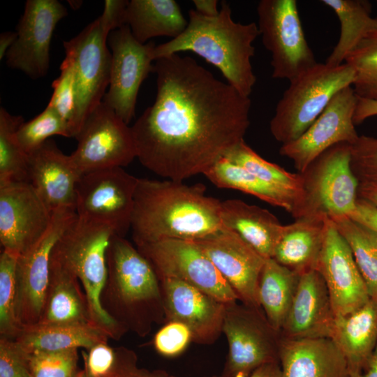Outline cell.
Returning a JSON list of instances; mask_svg holds the SVG:
<instances>
[{"label":"cell","mask_w":377,"mask_h":377,"mask_svg":"<svg viewBox=\"0 0 377 377\" xmlns=\"http://www.w3.org/2000/svg\"><path fill=\"white\" fill-rule=\"evenodd\" d=\"M60 75L52 84L53 93L48 106L53 108L68 124L72 137L75 116L76 89L73 68L66 58L60 66Z\"/></svg>","instance_id":"cell-41"},{"label":"cell","mask_w":377,"mask_h":377,"mask_svg":"<svg viewBox=\"0 0 377 377\" xmlns=\"http://www.w3.org/2000/svg\"><path fill=\"white\" fill-rule=\"evenodd\" d=\"M107 266L101 304L126 332L145 337L153 324L165 322L158 277L137 248L114 235L107 251Z\"/></svg>","instance_id":"cell-4"},{"label":"cell","mask_w":377,"mask_h":377,"mask_svg":"<svg viewBox=\"0 0 377 377\" xmlns=\"http://www.w3.org/2000/svg\"><path fill=\"white\" fill-rule=\"evenodd\" d=\"M67 15L59 1L27 0L17 27V37L6 56L7 66L34 80L45 76L54 29Z\"/></svg>","instance_id":"cell-17"},{"label":"cell","mask_w":377,"mask_h":377,"mask_svg":"<svg viewBox=\"0 0 377 377\" xmlns=\"http://www.w3.org/2000/svg\"><path fill=\"white\" fill-rule=\"evenodd\" d=\"M76 377H84L83 376V374H82V370H80L77 376Z\"/></svg>","instance_id":"cell-55"},{"label":"cell","mask_w":377,"mask_h":377,"mask_svg":"<svg viewBox=\"0 0 377 377\" xmlns=\"http://www.w3.org/2000/svg\"><path fill=\"white\" fill-rule=\"evenodd\" d=\"M28 156L29 182L50 211L75 209L76 186L81 175L70 155L49 139Z\"/></svg>","instance_id":"cell-23"},{"label":"cell","mask_w":377,"mask_h":377,"mask_svg":"<svg viewBox=\"0 0 377 377\" xmlns=\"http://www.w3.org/2000/svg\"><path fill=\"white\" fill-rule=\"evenodd\" d=\"M115 350L116 359L114 366L105 377H177L163 369L150 370L140 367L137 355L128 348L121 346Z\"/></svg>","instance_id":"cell-45"},{"label":"cell","mask_w":377,"mask_h":377,"mask_svg":"<svg viewBox=\"0 0 377 377\" xmlns=\"http://www.w3.org/2000/svg\"><path fill=\"white\" fill-rule=\"evenodd\" d=\"M354 71L347 64L330 66L317 63L289 81L276 104L270 132L282 145L302 135L343 89L353 86Z\"/></svg>","instance_id":"cell-7"},{"label":"cell","mask_w":377,"mask_h":377,"mask_svg":"<svg viewBox=\"0 0 377 377\" xmlns=\"http://www.w3.org/2000/svg\"><path fill=\"white\" fill-rule=\"evenodd\" d=\"M279 362L265 364L256 369L250 377H281Z\"/></svg>","instance_id":"cell-52"},{"label":"cell","mask_w":377,"mask_h":377,"mask_svg":"<svg viewBox=\"0 0 377 377\" xmlns=\"http://www.w3.org/2000/svg\"><path fill=\"white\" fill-rule=\"evenodd\" d=\"M155 61V101L131 126L137 158L156 175L183 182L244 140L251 101L190 57Z\"/></svg>","instance_id":"cell-1"},{"label":"cell","mask_w":377,"mask_h":377,"mask_svg":"<svg viewBox=\"0 0 377 377\" xmlns=\"http://www.w3.org/2000/svg\"><path fill=\"white\" fill-rule=\"evenodd\" d=\"M192 340L190 330L184 324L168 321L154 337L155 350L161 355L173 357L182 354Z\"/></svg>","instance_id":"cell-43"},{"label":"cell","mask_w":377,"mask_h":377,"mask_svg":"<svg viewBox=\"0 0 377 377\" xmlns=\"http://www.w3.org/2000/svg\"><path fill=\"white\" fill-rule=\"evenodd\" d=\"M300 174L301 189L290 213L295 219H332L355 210L360 182L351 169L350 144L331 147Z\"/></svg>","instance_id":"cell-6"},{"label":"cell","mask_w":377,"mask_h":377,"mask_svg":"<svg viewBox=\"0 0 377 377\" xmlns=\"http://www.w3.org/2000/svg\"><path fill=\"white\" fill-rule=\"evenodd\" d=\"M87 323H92L85 294L78 279L50 263L48 287L37 323L73 325Z\"/></svg>","instance_id":"cell-29"},{"label":"cell","mask_w":377,"mask_h":377,"mask_svg":"<svg viewBox=\"0 0 377 377\" xmlns=\"http://www.w3.org/2000/svg\"><path fill=\"white\" fill-rule=\"evenodd\" d=\"M165 323L177 321L190 330L195 343L210 345L223 334L226 304L182 281L159 279Z\"/></svg>","instance_id":"cell-21"},{"label":"cell","mask_w":377,"mask_h":377,"mask_svg":"<svg viewBox=\"0 0 377 377\" xmlns=\"http://www.w3.org/2000/svg\"><path fill=\"white\" fill-rule=\"evenodd\" d=\"M0 377H30L29 353L14 340L0 338Z\"/></svg>","instance_id":"cell-44"},{"label":"cell","mask_w":377,"mask_h":377,"mask_svg":"<svg viewBox=\"0 0 377 377\" xmlns=\"http://www.w3.org/2000/svg\"><path fill=\"white\" fill-rule=\"evenodd\" d=\"M258 27L271 53L272 77L289 81L318 62L302 28L295 0H261Z\"/></svg>","instance_id":"cell-9"},{"label":"cell","mask_w":377,"mask_h":377,"mask_svg":"<svg viewBox=\"0 0 377 377\" xmlns=\"http://www.w3.org/2000/svg\"><path fill=\"white\" fill-rule=\"evenodd\" d=\"M99 17L77 36L63 42L75 82L76 108L72 137L77 136L90 113L103 102L110 84L111 52Z\"/></svg>","instance_id":"cell-10"},{"label":"cell","mask_w":377,"mask_h":377,"mask_svg":"<svg viewBox=\"0 0 377 377\" xmlns=\"http://www.w3.org/2000/svg\"><path fill=\"white\" fill-rule=\"evenodd\" d=\"M331 220L351 249L370 299L377 302V233L349 216Z\"/></svg>","instance_id":"cell-34"},{"label":"cell","mask_w":377,"mask_h":377,"mask_svg":"<svg viewBox=\"0 0 377 377\" xmlns=\"http://www.w3.org/2000/svg\"><path fill=\"white\" fill-rule=\"evenodd\" d=\"M193 3L195 8L194 10L202 15L214 17L219 13L217 0H193Z\"/></svg>","instance_id":"cell-51"},{"label":"cell","mask_w":377,"mask_h":377,"mask_svg":"<svg viewBox=\"0 0 377 377\" xmlns=\"http://www.w3.org/2000/svg\"><path fill=\"white\" fill-rule=\"evenodd\" d=\"M71 138L68 124L51 107L29 121H24L17 131V140L29 155L53 135Z\"/></svg>","instance_id":"cell-39"},{"label":"cell","mask_w":377,"mask_h":377,"mask_svg":"<svg viewBox=\"0 0 377 377\" xmlns=\"http://www.w3.org/2000/svg\"><path fill=\"white\" fill-rule=\"evenodd\" d=\"M300 274L273 258L265 260L259 279L258 300L272 327L281 332L292 303Z\"/></svg>","instance_id":"cell-31"},{"label":"cell","mask_w":377,"mask_h":377,"mask_svg":"<svg viewBox=\"0 0 377 377\" xmlns=\"http://www.w3.org/2000/svg\"><path fill=\"white\" fill-rule=\"evenodd\" d=\"M330 295L316 269L302 274L281 337L290 339L330 338L335 323Z\"/></svg>","instance_id":"cell-22"},{"label":"cell","mask_w":377,"mask_h":377,"mask_svg":"<svg viewBox=\"0 0 377 377\" xmlns=\"http://www.w3.org/2000/svg\"><path fill=\"white\" fill-rule=\"evenodd\" d=\"M223 334L228 344L223 376L250 377L260 367L279 362L281 334L261 309L239 301L226 304Z\"/></svg>","instance_id":"cell-8"},{"label":"cell","mask_w":377,"mask_h":377,"mask_svg":"<svg viewBox=\"0 0 377 377\" xmlns=\"http://www.w3.org/2000/svg\"><path fill=\"white\" fill-rule=\"evenodd\" d=\"M139 178L123 168L95 170L80 176L76 186L78 216L110 226L124 237L131 229Z\"/></svg>","instance_id":"cell-11"},{"label":"cell","mask_w":377,"mask_h":377,"mask_svg":"<svg viewBox=\"0 0 377 377\" xmlns=\"http://www.w3.org/2000/svg\"><path fill=\"white\" fill-rule=\"evenodd\" d=\"M316 270L324 279L336 318L353 313L370 300L349 245L329 218Z\"/></svg>","instance_id":"cell-18"},{"label":"cell","mask_w":377,"mask_h":377,"mask_svg":"<svg viewBox=\"0 0 377 377\" xmlns=\"http://www.w3.org/2000/svg\"><path fill=\"white\" fill-rule=\"evenodd\" d=\"M75 139L77 146L70 157L80 175L123 168L137 158L131 126L103 101L90 113Z\"/></svg>","instance_id":"cell-13"},{"label":"cell","mask_w":377,"mask_h":377,"mask_svg":"<svg viewBox=\"0 0 377 377\" xmlns=\"http://www.w3.org/2000/svg\"><path fill=\"white\" fill-rule=\"evenodd\" d=\"M21 116L0 109V184L29 182V156L21 147L17 131L24 122Z\"/></svg>","instance_id":"cell-35"},{"label":"cell","mask_w":377,"mask_h":377,"mask_svg":"<svg viewBox=\"0 0 377 377\" xmlns=\"http://www.w3.org/2000/svg\"><path fill=\"white\" fill-rule=\"evenodd\" d=\"M357 195L377 209V182H360Z\"/></svg>","instance_id":"cell-50"},{"label":"cell","mask_w":377,"mask_h":377,"mask_svg":"<svg viewBox=\"0 0 377 377\" xmlns=\"http://www.w3.org/2000/svg\"><path fill=\"white\" fill-rule=\"evenodd\" d=\"M128 1L105 0L103 11L99 20L104 32L109 34L125 24V15Z\"/></svg>","instance_id":"cell-47"},{"label":"cell","mask_w":377,"mask_h":377,"mask_svg":"<svg viewBox=\"0 0 377 377\" xmlns=\"http://www.w3.org/2000/svg\"><path fill=\"white\" fill-rule=\"evenodd\" d=\"M357 377H377V343L366 369Z\"/></svg>","instance_id":"cell-54"},{"label":"cell","mask_w":377,"mask_h":377,"mask_svg":"<svg viewBox=\"0 0 377 377\" xmlns=\"http://www.w3.org/2000/svg\"><path fill=\"white\" fill-rule=\"evenodd\" d=\"M17 37L16 31H3L0 35V59L6 54Z\"/></svg>","instance_id":"cell-53"},{"label":"cell","mask_w":377,"mask_h":377,"mask_svg":"<svg viewBox=\"0 0 377 377\" xmlns=\"http://www.w3.org/2000/svg\"><path fill=\"white\" fill-rule=\"evenodd\" d=\"M357 101L352 86L339 91L302 135L281 146L279 154L290 158L300 173L331 147L355 143L359 138L353 122Z\"/></svg>","instance_id":"cell-16"},{"label":"cell","mask_w":377,"mask_h":377,"mask_svg":"<svg viewBox=\"0 0 377 377\" xmlns=\"http://www.w3.org/2000/svg\"><path fill=\"white\" fill-rule=\"evenodd\" d=\"M202 184L139 178L131 230L136 246L163 239L197 240L219 229L221 202Z\"/></svg>","instance_id":"cell-2"},{"label":"cell","mask_w":377,"mask_h":377,"mask_svg":"<svg viewBox=\"0 0 377 377\" xmlns=\"http://www.w3.org/2000/svg\"><path fill=\"white\" fill-rule=\"evenodd\" d=\"M344 64L354 71L352 87L357 96L377 101V24L347 56Z\"/></svg>","instance_id":"cell-37"},{"label":"cell","mask_w":377,"mask_h":377,"mask_svg":"<svg viewBox=\"0 0 377 377\" xmlns=\"http://www.w3.org/2000/svg\"><path fill=\"white\" fill-rule=\"evenodd\" d=\"M114 235L110 226L77 215L55 244L50 264L78 279L85 294L91 322L110 339L118 340L126 332L101 304L108 275L107 251Z\"/></svg>","instance_id":"cell-5"},{"label":"cell","mask_w":377,"mask_h":377,"mask_svg":"<svg viewBox=\"0 0 377 377\" xmlns=\"http://www.w3.org/2000/svg\"><path fill=\"white\" fill-rule=\"evenodd\" d=\"M281 377H350L346 359L330 338L281 337Z\"/></svg>","instance_id":"cell-24"},{"label":"cell","mask_w":377,"mask_h":377,"mask_svg":"<svg viewBox=\"0 0 377 377\" xmlns=\"http://www.w3.org/2000/svg\"><path fill=\"white\" fill-rule=\"evenodd\" d=\"M125 24L134 38L145 44L154 37H177L186 28L188 21L174 0H131Z\"/></svg>","instance_id":"cell-30"},{"label":"cell","mask_w":377,"mask_h":377,"mask_svg":"<svg viewBox=\"0 0 377 377\" xmlns=\"http://www.w3.org/2000/svg\"><path fill=\"white\" fill-rule=\"evenodd\" d=\"M111 50L109 89L103 101L127 124L135 117L139 89L151 72L154 42L140 43L133 36L128 24L112 31L108 37Z\"/></svg>","instance_id":"cell-14"},{"label":"cell","mask_w":377,"mask_h":377,"mask_svg":"<svg viewBox=\"0 0 377 377\" xmlns=\"http://www.w3.org/2000/svg\"><path fill=\"white\" fill-rule=\"evenodd\" d=\"M77 350L29 354L30 377H76L80 371Z\"/></svg>","instance_id":"cell-40"},{"label":"cell","mask_w":377,"mask_h":377,"mask_svg":"<svg viewBox=\"0 0 377 377\" xmlns=\"http://www.w3.org/2000/svg\"><path fill=\"white\" fill-rule=\"evenodd\" d=\"M221 226L238 235L265 258H272L283 225L267 209L239 199L221 202Z\"/></svg>","instance_id":"cell-26"},{"label":"cell","mask_w":377,"mask_h":377,"mask_svg":"<svg viewBox=\"0 0 377 377\" xmlns=\"http://www.w3.org/2000/svg\"><path fill=\"white\" fill-rule=\"evenodd\" d=\"M158 279L186 283L225 304L239 301L232 288L194 240L163 239L137 246Z\"/></svg>","instance_id":"cell-12"},{"label":"cell","mask_w":377,"mask_h":377,"mask_svg":"<svg viewBox=\"0 0 377 377\" xmlns=\"http://www.w3.org/2000/svg\"><path fill=\"white\" fill-rule=\"evenodd\" d=\"M17 255L3 250L0 256V334L15 339L22 328L17 316Z\"/></svg>","instance_id":"cell-38"},{"label":"cell","mask_w":377,"mask_h":377,"mask_svg":"<svg viewBox=\"0 0 377 377\" xmlns=\"http://www.w3.org/2000/svg\"><path fill=\"white\" fill-rule=\"evenodd\" d=\"M52 213L29 182L0 184V242L17 256L47 231Z\"/></svg>","instance_id":"cell-19"},{"label":"cell","mask_w":377,"mask_h":377,"mask_svg":"<svg viewBox=\"0 0 377 377\" xmlns=\"http://www.w3.org/2000/svg\"><path fill=\"white\" fill-rule=\"evenodd\" d=\"M221 188L239 190L291 213L296 195L265 182L243 168L222 158L203 174Z\"/></svg>","instance_id":"cell-32"},{"label":"cell","mask_w":377,"mask_h":377,"mask_svg":"<svg viewBox=\"0 0 377 377\" xmlns=\"http://www.w3.org/2000/svg\"><path fill=\"white\" fill-rule=\"evenodd\" d=\"M261 180L294 193L296 198L301 189L302 177L259 156L243 140L231 149L223 157ZM296 200V199H295Z\"/></svg>","instance_id":"cell-36"},{"label":"cell","mask_w":377,"mask_h":377,"mask_svg":"<svg viewBox=\"0 0 377 377\" xmlns=\"http://www.w3.org/2000/svg\"><path fill=\"white\" fill-rule=\"evenodd\" d=\"M77 217L75 209L72 208L55 210L45 234L18 256L16 268L17 316L22 326L38 322L49 283L52 249Z\"/></svg>","instance_id":"cell-15"},{"label":"cell","mask_w":377,"mask_h":377,"mask_svg":"<svg viewBox=\"0 0 377 377\" xmlns=\"http://www.w3.org/2000/svg\"><path fill=\"white\" fill-rule=\"evenodd\" d=\"M82 353L84 377H105L111 371L116 359V350L108 342L98 343Z\"/></svg>","instance_id":"cell-46"},{"label":"cell","mask_w":377,"mask_h":377,"mask_svg":"<svg viewBox=\"0 0 377 377\" xmlns=\"http://www.w3.org/2000/svg\"><path fill=\"white\" fill-rule=\"evenodd\" d=\"M330 339L343 355L350 377L360 375L377 343V302L370 299L353 313L336 318Z\"/></svg>","instance_id":"cell-25"},{"label":"cell","mask_w":377,"mask_h":377,"mask_svg":"<svg viewBox=\"0 0 377 377\" xmlns=\"http://www.w3.org/2000/svg\"><path fill=\"white\" fill-rule=\"evenodd\" d=\"M337 16L340 24L339 40L325 64L338 66L364 36L377 24L371 17V6L364 0H321Z\"/></svg>","instance_id":"cell-33"},{"label":"cell","mask_w":377,"mask_h":377,"mask_svg":"<svg viewBox=\"0 0 377 377\" xmlns=\"http://www.w3.org/2000/svg\"><path fill=\"white\" fill-rule=\"evenodd\" d=\"M327 219L301 218L283 226L272 258L300 275L316 269Z\"/></svg>","instance_id":"cell-27"},{"label":"cell","mask_w":377,"mask_h":377,"mask_svg":"<svg viewBox=\"0 0 377 377\" xmlns=\"http://www.w3.org/2000/svg\"><path fill=\"white\" fill-rule=\"evenodd\" d=\"M350 166L359 182H377V138L359 135L350 145Z\"/></svg>","instance_id":"cell-42"},{"label":"cell","mask_w":377,"mask_h":377,"mask_svg":"<svg viewBox=\"0 0 377 377\" xmlns=\"http://www.w3.org/2000/svg\"><path fill=\"white\" fill-rule=\"evenodd\" d=\"M231 13L226 1H222L216 16L207 17L189 10L185 30L177 37L156 45L154 61L180 52H193L216 67L240 94L249 96L256 82L251 61L255 54L253 43L260 32L255 22H236Z\"/></svg>","instance_id":"cell-3"},{"label":"cell","mask_w":377,"mask_h":377,"mask_svg":"<svg viewBox=\"0 0 377 377\" xmlns=\"http://www.w3.org/2000/svg\"><path fill=\"white\" fill-rule=\"evenodd\" d=\"M108 334L95 325L87 323L73 325H24L14 339L27 353L54 352L84 348L108 342Z\"/></svg>","instance_id":"cell-28"},{"label":"cell","mask_w":377,"mask_h":377,"mask_svg":"<svg viewBox=\"0 0 377 377\" xmlns=\"http://www.w3.org/2000/svg\"><path fill=\"white\" fill-rule=\"evenodd\" d=\"M195 241L240 302L261 309L258 287L266 258L235 232L220 229Z\"/></svg>","instance_id":"cell-20"},{"label":"cell","mask_w":377,"mask_h":377,"mask_svg":"<svg viewBox=\"0 0 377 377\" xmlns=\"http://www.w3.org/2000/svg\"><path fill=\"white\" fill-rule=\"evenodd\" d=\"M377 116V101L357 97L353 116L355 125L362 124L367 119Z\"/></svg>","instance_id":"cell-49"},{"label":"cell","mask_w":377,"mask_h":377,"mask_svg":"<svg viewBox=\"0 0 377 377\" xmlns=\"http://www.w3.org/2000/svg\"><path fill=\"white\" fill-rule=\"evenodd\" d=\"M349 217L377 233V209L367 201L358 198L356 207Z\"/></svg>","instance_id":"cell-48"},{"label":"cell","mask_w":377,"mask_h":377,"mask_svg":"<svg viewBox=\"0 0 377 377\" xmlns=\"http://www.w3.org/2000/svg\"><path fill=\"white\" fill-rule=\"evenodd\" d=\"M218 377H226V376H223V374H221L220 376H218Z\"/></svg>","instance_id":"cell-56"}]
</instances>
